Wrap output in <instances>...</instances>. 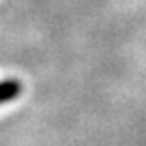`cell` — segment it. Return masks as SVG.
<instances>
[{
	"label": "cell",
	"mask_w": 146,
	"mask_h": 146,
	"mask_svg": "<svg viewBox=\"0 0 146 146\" xmlns=\"http://www.w3.org/2000/svg\"><path fill=\"white\" fill-rule=\"evenodd\" d=\"M20 91H22V84L17 79L0 80V104L17 99L18 95H20Z\"/></svg>",
	"instance_id": "cell-1"
}]
</instances>
